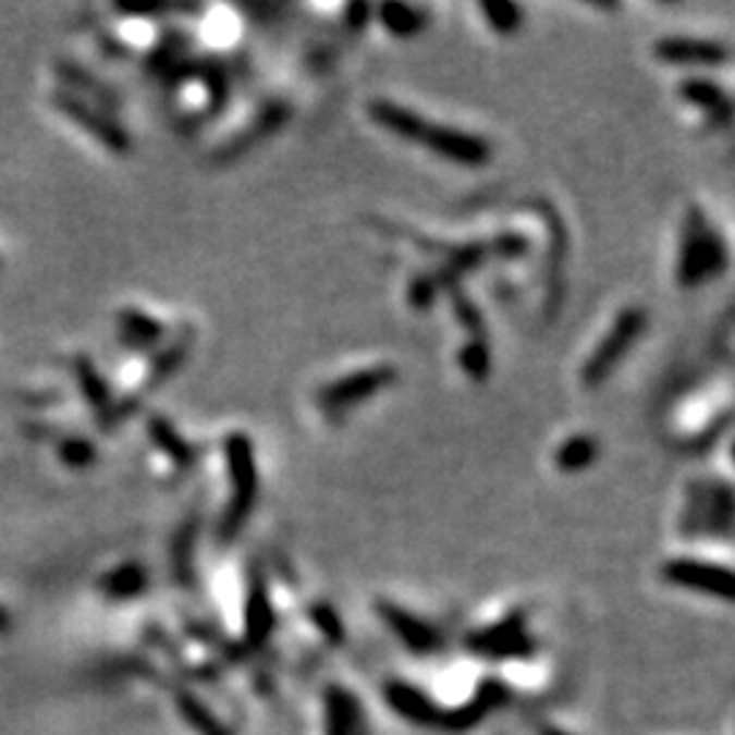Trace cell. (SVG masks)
<instances>
[{"label":"cell","mask_w":735,"mask_h":735,"mask_svg":"<svg viewBox=\"0 0 735 735\" xmlns=\"http://www.w3.org/2000/svg\"><path fill=\"white\" fill-rule=\"evenodd\" d=\"M653 58L670 65H708L716 69L730 60L727 47L711 38H691V36H664L653 44Z\"/></svg>","instance_id":"obj_10"},{"label":"cell","mask_w":735,"mask_h":735,"mask_svg":"<svg viewBox=\"0 0 735 735\" xmlns=\"http://www.w3.org/2000/svg\"><path fill=\"white\" fill-rule=\"evenodd\" d=\"M180 706H183V713H185V719H188V724H194V727L199 730V735H229L226 727L218 724L216 716H210V711H207L201 702H196L194 697H183Z\"/></svg>","instance_id":"obj_22"},{"label":"cell","mask_w":735,"mask_h":735,"mask_svg":"<svg viewBox=\"0 0 735 735\" xmlns=\"http://www.w3.org/2000/svg\"><path fill=\"white\" fill-rule=\"evenodd\" d=\"M368 114L387 134L425 147V150H430L436 158H441L446 163L479 169L493 158V147H490V142L485 136L468 134V131L452 128V125L433 123V120L422 118L419 112L403 107V103L390 101V98L370 101Z\"/></svg>","instance_id":"obj_1"},{"label":"cell","mask_w":735,"mask_h":735,"mask_svg":"<svg viewBox=\"0 0 735 735\" xmlns=\"http://www.w3.org/2000/svg\"><path fill=\"white\" fill-rule=\"evenodd\" d=\"M479 14L485 16L488 27L499 36H512V33L520 30L523 25V9L515 3H504V0H495V3H479Z\"/></svg>","instance_id":"obj_18"},{"label":"cell","mask_w":735,"mask_h":735,"mask_svg":"<svg viewBox=\"0 0 735 735\" xmlns=\"http://www.w3.org/2000/svg\"><path fill=\"white\" fill-rule=\"evenodd\" d=\"M120 330H123V335L131 338V341L152 343L161 338L163 324L152 319V316L142 314V310H125V314L120 316Z\"/></svg>","instance_id":"obj_20"},{"label":"cell","mask_w":735,"mask_h":735,"mask_svg":"<svg viewBox=\"0 0 735 735\" xmlns=\"http://www.w3.org/2000/svg\"><path fill=\"white\" fill-rule=\"evenodd\" d=\"M397 379L395 365H370V368H359L354 373L338 376L330 384L321 387L316 392V406L327 414V417H341L348 408L359 406V403L370 401L379 395L381 390Z\"/></svg>","instance_id":"obj_5"},{"label":"cell","mask_w":735,"mask_h":735,"mask_svg":"<svg viewBox=\"0 0 735 735\" xmlns=\"http://www.w3.org/2000/svg\"><path fill=\"white\" fill-rule=\"evenodd\" d=\"M152 441H156L158 450H161L163 455H169L167 461H172L174 466L188 468L191 463H194V450H191V444H185V441L180 439L177 430L169 422H163V419H156V422H152Z\"/></svg>","instance_id":"obj_17"},{"label":"cell","mask_w":735,"mask_h":735,"mask_svg":"<svg viewBox=\"0 0 735 735\" xmlns=\"http://www.w3.org/2000/svg\"><path fill=\"white\" fill-rule=\"evenodd\" d=\"M678 96L684 103L695 107L697 112L706 118L708 125H727L730 123V98L716 82L700 79V76H689V79L678 82Z\"/></svg>","instance_id":"obj_12"},{"label":"cell","mask_w":735,"mask_h":735,"mask_svg":"<svg viewBox=\"0 0 735 735\" xmlns=\"http://www.w3.org/2000/svg\"><path fill=\"white\" fill-rule=\"evenodd\" d=\"M733 493L724 482H691L686 488L684 534H730Z\"/></svg>","instance_id":"obj_6"},{"label":"cell","mask_w":735,"mask_h":735,"mask_svg":"<svg viewBox=\"0 0 735 735\" xmlns=\"http://www.w3.org/2000/svg\"><path fill=\"white\" fill-rule=\"evenodd\" d=\"M659 575H662L664 583L675 588H686V591L706 593V597L716 599H733V572L724 564H711V561L681 555V559L664 561Z\"/></svg>","instance_id":"obj_7"},{"label":"cell","mask_w":735,"mask_h":735,"mask_svg":"<svg viewBox=\"0 0 735 735\" xmlns=\"http://www.w3.org/2000/svg\"><path fill=\"white\" fill-rule=\"evenodd\" d=\"M599 457V441L588 433H575L566 441H561L553 452V463L559 471L564 474H577L586 471L588 466H593Z\"/></svg>","instance_id":"obj_15"},{"label":"cell","mask_w":735,"mask_h":735,"mask_svg":"<svg viewBox=\"0 0 735 735\" xmlns=\"http://www.w3.org/2000/svg\"><path fill=\"white\" fill-rule=\"evenodd\" d=\"M275 626V613H272L270 593L261 575H254L248 583V599H245V637L254 646L267 642Z\"/></svg>","instance_id":"obj_14"},{"label":"cell","mask_w":735,"mask_h":735,"mask_svg":"<svg viewBox=\"0 0 735 735\" xmlns=\"http://www.w3.org/2000/svg\"><path fill=\"white\" fill-rule=\"evenodd\" d=\"M648 327V314L640 305H629V308L618 310V316L613 319L610 330L604 332L602 341L593 346V352L588 354V359L580 368V381L586 387H599L602 381H608L613 376V370L618 368L621 359L632 352L640 335Z\"/></svg>","instance_id":"obj_4"},{"label":"cell","mask_w":735,"mask_h":735,"mask_svg":"<svg viewBox=\"0 0 735 735\" xmlns=\"http://www.w3.org/2000/svg\"><path fill=\"white\" fill-rule=\"evenodd\" d=\"M457 359H461L463 373H466L471 381L488 379L490 352H488V343H485V338H468L466 346H463L461 354H457Z\"/></svg>","instance_id":"obj_19"},{"label":"cell","mask_w":735,"mask_h":735,"mask_svg":"<svg viewBox=\"0 0 735 735\" xmlns=\"http://www.w3.org/2000/svg\"><path fill=\"white\" fill-rule=\"evenodd\" d=\"M384 702L403 719V722L417 724V727H439L441 713H444L422 689H419V686L401 678L387 681Z\"/></svg>","instance_id":"obj_11"},{"label":"cell","mask_w":735,"mask_h":735,"mask_svg":"<svg viewBox=\"0 0 735 735\" xmlns=\"http://www.w3.org/2000/svg\"><path fill=\"white\" fill-rule=\"evenodd\" d=\"M542 735H569V733H564V730H559V727H544Z\"/></svg>","instance_id":"obj_25"},{"label":"cell","mask_w":735,"mask_h":735,"mask_svg":"<svg viewBox=\"0 0 735 735\" xmlns=\"http://www.w3.org/2000/svg\"><path fill=\"white\" fill-rule=\"evenodd\" d=\"M308 615L316 624V629L324 632V637H330L332 642L343 640V621L338 618V613L330 608V604H310Z\"/></svg>","instance_id":"obj_23"},{"label":"cell","mask_w":735,"mask_h":735,"mask_svg":"<svg viewBox=\"0 0 735 735\" xmlns=\"http://www.w3.org/2000/svg\"><path fill=\"white\" fill-rule=\"evenodd\" d=\"M468 648L479 657L488 659H520L534 651V640L528 635L526 613H510L495 624L485 626V629L474 632L468 637Z\"/></svg>","instance_id":"obj_8"},{"label":"cell","mask_w":735,"mask_h":735,"mask_svg":"<svg viewBox=\"0 0 735 735\" xmlns=\"http://www.w3.org/2000/svg\"><path fill=\"white\" fill-rule=\"evenodd\" d=\"M376 615L384 621V626H390L392 635L408 648V651L419 653V657H428V653L439 651L444 637L436 629L433 624H428L425 618L414 615L412 610L401 608V604L390 602V599H376Z\"/></svg>","instance_id":"obj_9"},{"label":"cell","mask_w":735,"mask_h":735,"mask_svg":"<svg viewBox=\"0 0 735 735\" xmlns=\"http://www.w3.org/2000/svg\"><path fill=\"white\" fill-rule=\"evenodd\" d=\"M223 463H226V506L221 515V539H232L243 531L259 499V466H256L254 444L248 433L234 430L223 441Z\"/></svg>","instance_id":"obj_2"},{"label":"cell","mask_w":735,"mask_h":735,"mask_svg":"<svg viewBox=\"0 0 735 735\" xmlns=\"http://www.w3.org/2000/svg\"><path fill=\"white\" fill-rule=\"evenodd\" d=\"M433 281H428V278H417V281L412 283V289H408V297H412V303L417 305V308H428L430 299H433Z\"/></svg>","instance_id":"obj_24"},{"label":"cell","mask_w":735,"mask_h":735,"mask_svg":"<svg viewBox=\"0 0 735 735\" xmlns=\"http://www.w3.org/2000/svg\"><path fill=\"white\" fill-rule=\"evenodd\" d=\"M724 267H727V245H724L722 234L708 226L700 207H689L684 218V232H681L675 278L684 289H695L706 278L722 275Z\"/></svg>","instance_id":"obj_3"},{"label":"cell","mask_w":735,"mask_h":735,"mask_svg":"<svg viewBox=\"0 0 735 735\" xmlns=\"http://www.w3.org/2000/svg\"><path fill=\"white\" fill-rule=\"evenodd\" d=\"M379 22L384 30L392 33V36L408 38L417 36V33L428 25V16H425L422 9H414V5L387 3L379 9Z\"/></svg>","instance_id":"obj_16"},{"label":"cell","mask_w":735,"mask_h":735,"mask_svg":"<svg viewBox=\"0 0 735 735\" xmlns=\"http://www.w3.org/2000/svg\"><path fill=\"white\" fill-rule=\"evenodd\" d=\"M142 588H145V572L136 564L120 566L118 572L107 577V591L114 593V597H134Z\"/></svg>","instance_id":"obj_21"},{"label":"cell","mask_w":735,"mask_h":735,"mask_svg":"<svg viewBox=\"0 0 735 735\" xmlns=\"http://www.w3.org/2000/svg\"><path fill=\"white\" fill-rule=\"evenodd\" d=\"M324 735H363V711L343 686H330L324 695Z\"/></svg>","instance_id":"obj_13"}]
</instances>
